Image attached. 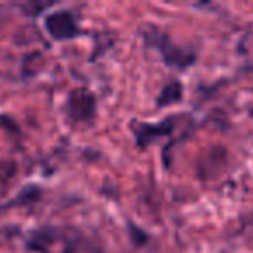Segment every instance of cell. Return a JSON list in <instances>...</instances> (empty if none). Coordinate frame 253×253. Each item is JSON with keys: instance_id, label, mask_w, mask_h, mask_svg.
I'll return each instance as SVG.
<instances>
[{"instance_id": "6da1fadb", "label": "cell", "mask_w": 253, "mask_h": 253, "mask_svg": "<svg viewBox=\"0 0 253 253\" xmlns=\"http://www.w3.org/2000/svg\"><path fill=\"white\" fill-rule=\"evenodd\" d=\"M45 25L54 39H70L77 33L75 19L70 12H56V14L49 16Z\"/></svg>"}, {"instance_id": "7a4b0ae2", "label": "cell", "mask_w": 253, "mask_h": 253, "mask_svg": "<svg viewBox=\"0 0 253 253\" xmlns=\"http://www.w3.org/2000/svg\"><path fill=\"white\" fill-rule=\"evenodd\" d=\"M71 102H73V115L77 118H87V116L92 115V109H94V101L88 94L82 92L80 97H77V94L71 97Z\"/></svg>"}]
</instances>
